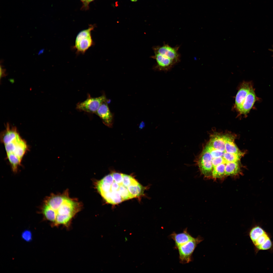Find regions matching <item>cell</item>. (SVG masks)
Returning a JSON list of instances; mask_svg holds the SVG:
<instances>
[{"instance_id":"8","label":"cell","mask_w":273,"mask_h":273,"mask_svg":"<svg viewBox=\"0 0 273 273\" xmlns=\"http://www.w3.org/2000/svg\"><path fill=\"white\" fill-rule=\"evenodd\" d=\"M179 46L172 47L168 44L153 47L154 53H157L173 60L176 64L180 61V55L178 51Z\"/></svg>"},{"instance_id":"12","label":"cell","mask_w":273,"mask_h":273,"mask_svg":"<svg viewBox=\"0 0 273 273\" xmlns=\"http://www.w3.org/2000/svg\"><path fill=\"white\" fill-rule=\"evenodd\" d=\"M95 114L101 118L105 125L109 127L112 125L113 116L109 109L107 101L102 104Z\"/></svg>"},{"instance_id":"17","label":"cell","mask_w":273,"mask_h":273,"mask_svg":"<svg viewBox=\"0 0 273 273\" xmlns=\"http://www.w3.org/2000/svg\"><path fill=\"white\" fill-rule=\"evenodd\" d=\"M6 69L3 68L2 65L1 64L0 65V78H1L5 77L6 74Z\"/></svg>"},{"instance_id":"10","label":"cell","mask_w":273,"mask_h":273,"mask_svg":"<svg viewBox=\"0 0 273 273\" xmlns=\"http://www.w3.org/2000/svg\"><path fill=\"white\" fill-rule=\"evenodd\" d=\"M151 57L156 61V64L153 67L155 71H168L176 64L172 60L157 53H154V55Z\"/></svg>"},{"instance_id":"13","label":"cell","mask_w":273,"mask_h":273,"mask_svg":"<svg viewBox=\"0 0 273 273\" xmlns=\"http://www.w3.org/2000/svg\"><path fill=\"white\" fill-rule=\"evenodd\" d=\"M19 135L16 127L7 124L6 129L1 135V139L4 145L7 144L16 138Z\"/></svg>"},{"instance_id":"6","label":"cell","mask_w":273,"mask_h":273,"mask_svg":"<svg viewBox=\"0 0 273 273\" xmlns=\"http://www.w3.org/2000/svg\"><path fill=\"white\" fill-rule=\"evenodd\" d=\"M203 240L198 236L196 238L177 247L180 262L183 264L188 263L192 261V255L198 244Z\"/></svg>"},{"instance_id":"15","label":"cell","mask_w":273,"mask_h":273,"mask_svg":"<svg viewBox=\"0 0 273 273\" xmlns=\"http://www.w3.org/2000/svg\"><path fill=\"white\" fill-rule=\"evenodd\" d=\"M22 237L25 240L28 242L30 241L32 239L31 233L29 230L25 231L22 233Z\"/></svg>"},{"instance_id":"9","label":"cell","mask_w":273,"mask_h":273,"mask_svg":"<svg viewBox=\"0 0 273 273\" xmlns=\"http://www.w3.org/2000/svg\"><path fill=\"white\" fill-rule=\"evenodd\" d=\"M253 86L251 82L244 81L241 84L236 95L234 107L238 112L251 87Z\"/></svg>"},{"instance_id":"4","label":"cell","mask_w":273,"mask_h":273,"mask_svg":"<svg viewBox=\"0 0 273 273\" xmlns=\"http://www.w3.org/2000/svg\"><path fill=\"white\" fill-rule=\"evenodd\" d=\"M248 235L253 245L256 255L261 251L273 252V241L270 233L259 223H254L249 229Z\"/></svg>"},{"instance_id":"3","label":"cell","mask_w":273,"mask_h":273,"mask_svg":"<svg viewBox=\"0 0 273 273\" xmlns=\"http://www.w3.org/2000/svg\"><path fill=\"white\" fill-rule=\"evenodd\" d=\"M81 203L71 198L66 190L62 194H51L47 196L40 207V212L44 218L55 226L68 227L72 219L81 210Z\"/></svg>"},{"instance_id":"5","label":"cell","mask_w":273,"mask_h":273,"mask_svg":"<svg viewBox=\"0 0 273 273\" xmlns=\"http://www.w3.org/2000/svg\"><path fill=\"white\" fill-rule=\"evenodd\" d=\"M96 27V24L89 25L88 28L80 32L75 40L74 48L78 53L84 54L94 42L92 38L91 32Z\"/></svg>"},{"instance_id":"7","label":"cell","mask_w":273,"mask_h":273,"mask_svg":"<svg viewBox=\"0 0 273 273\" xmlns=\"http://www.w3.org/2000/svg\"><path fill=\"white\" fill-rule=\"evenodd\" d=\"M106 101V99L104 95L95 98L88 95L85 100L77 104L76 108L80 111L96 113L102 104Z\"/></svg>"},{"instance_id":"18","label":"cell","mask_w":273,"mask_h":273,"mask_svg":"<svg viewBox=\"0 0 273 273\" xmlns=\"http://www.w3.org/2000/svg\"><path fill=\"white\" fill-rule=\"evenodd\" d=\"M131 1L133 2H135L137 1L138 0H130Z\"/></svg>"},{"instance_id":"2","label":"cell","mask_w":273,"mask_h":273,"mask_svg":"<svg viewBox=\"0 0 273 273\" xmlns=\"http://www.w3.org/2000/svg\"><path fill=\"white\" fill-rule=\"evenodd\" d=\"M95 186L104 199L113 204L141 196L145 189L131 176L116 172L96 181Z\"/></svg>"},{"instance_id":"16","label":"cell","mask_w":273,"mask_h":273,"mask_svg":"<svg viewBox=\"0 0 273 273\" xmlns=\"http://www.w3.org/2000/svg\"><path fill=\"white\" fill-rule=\"evenodd\" d=\"M95 0H85L84 3L82 4V5L81 8V10H82L84 11L88 10L89 8V4L90 3Z\"/></svg>"},{"instance_id":"14","label":"cell","mask_w":273,"mask_h":273,"mask_svg":"<svg viewBox=\"0 0 273 273\" xmlns=\"http://www.w3.org/2000/svg\"><path fill=\"white\" fill-rule=\"evenodd\" d=\"M170 237L174 241L176 248L189 242L194 238L188 232L187 229H186L183 232L180 233H173L170 235Z\"/></svg>"},{"instance_id":"1","label":"cell","mask_w":273,"mask_h":273,"mask_svg":"<svg viewBox=\"0 0 273 273\" xmlns=\"http://www.w3.org/2000/svg\"><path fill=\"white\" fill-rule=\"evenodd\" d=\"M234 138L217 133L210 136L196 162L204 178L222 180L243 174L240 161L245 153L237 146Z\"/></svg>"},{"instance_id":"11","label":"cell","mask_w":273,"mask_h":273,"mask_svg":"<svg viewBox=\"0 0 273 273\" xmlns=\"http://www.w3.org/2000/svg\"><path fill=\"white\" fill-rule=\"evenodd\" d=\"M259 100L253 86L251 88L238 112L239 115H246L252 108L256 101Z\"/></svg>"},{"instance_id":"19","label":"cell","mask_w":273,"mask_h":273,"mask_svg":"<svg viewBox=\"0 0 273 273\" xmlns=\"http://www.w3.org/2000/svg\"><path fill=\"white\" fill-rule=\"evenodd\" d=\"M82 3V4L84 3L85 2V0H80Z\"/></svg>"}]
</instances>
